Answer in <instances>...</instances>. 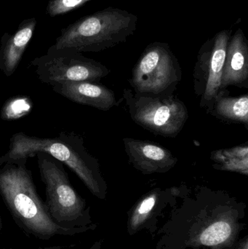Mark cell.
I'll return each mask as SVG.
<instances>
[{
	"mask_svg": "<svg viewBox=\"0 0 248 249\" xmlns=\"http://www.w3.org/2000/svg\"><path fill=\"white\" fill-rule=\"evenodd\" d=\"M100 246H101V243L99 242L95 243L89 249H100ZM38 249H61V247H44V248H39Z\"/></svg>",
	"mask_w": 248,
	"mask_h": 249,
	"instance_id": "20",
	"label": "cell"
},
{
	"mask_svg": "<svg viewBox=\"0 0 248 249\" xmlns=\"http://www.w3.org/2000/svg\"><path fill=\"white\" fill-rule=\"evenodd\" d=\"M138 20L127 10L108 7L63 29L53 45L80 53L100 52L126 42L136 30Z\"/></svg>",
	"mask_w": 248,
	"mask_h": 249,
	"instance_id": "3",
	"label": "cell"
},
{
	"mask_svg": "<svg viewBox=\"0 0 248 249\" xmlns=\"http://www.w3.org/2000/svg\"><path fill=\"white\" fill-rule=\"evenodd\" d=\"M3 228L2 219H1V216H0V231H1Z\"/></svg>",
	"mask_w": 248,
	"mask_h": 249,
	"instance_id": "22",
	"label": "cell"
},
{
	"mask_svg": "<svg viewBox=\"0 0 248 249\" xmlns=\"http://www.w3.org/2000/svg\"><path fill=\"white\" fill-rule=\"evenodd\" d=\"M13 249L10 248V249Z\"/></svg>",
	"mask_w": 248,
	"mask_h": 249,
	"instance_id": "23",
	"label": "cell"
},
{
	"mask_svg": "<svg viewBox=\"0 0 248 249\" xmlns=\"http://www.w3.org/2000/svg\"><path fill=\"white\" fill-rule=\"evenodd\" d=\"M215 162L214 167L217 169L240 173L246 177L248 175V158H224Z\"/></svg>",
	"mask_w": 248,
	"mask_h": 249,
	"instance_id": "18",
	"label": "cell"
},
{
	"mask_svg": "<svg viewBox=\"0 0 248 249\" xmlns=\"http://www.w3.org/2000/svg\"><path fill=\"white\" fill-rule=\"evenodd\" d=\"M228 86L248 87V45L241 29L230 38L221 80V90Z\"/></svg>",
	"mask_w": 248,
	"mask_h": 249,
	"instance_id": "11",
	"label": "cell"
},
{
	"mask_svg": "<svg viewBox=\"0 0 248 249\" xmlns=\"http://www.w3.org/2000/svg\"><path fill=\"white\" fill-rule=\"evenodd\" d=\"M123 96L132 121L154 134L176 137L189 118L184 104L173 96H148L130 89Z\"/></svg>",
	"mask_w": 248,
	"mask_h": 249,
	"instance_id": "6",
	"label": "cell"
},
{
	"mask_svg": "<svg viewBox=\"0 0 248 249\" xmlns=\"http://www.w3.org/2000/svg\"><path fill=\"white\" fill-rule=\"evenodd\" d=\"M232 225L225 220L217 221L204 229L198 235V242L206 247H218L229 242L232 237Z\"/></svg>",
	"mask_w": 248,
	"mask_h": 249,
	"instance_id": "14",
	"label": "cell"
},
{
	"mask_svg": "<svg viewBox=\"0 0 248 249\" xmlns=\"http://www.w3.org/2000/svg\"><path fill=\"white\" fill-rule=\"evenodd\" d=\"M91 0H50L47 4L46 13L50 17L65 14L81 7Z\"/></svg>",
	"mask_w": 248,
	"mask_h": 249,
	"instance_id": "17",
	"label": "cell"
},
{
	"mask_svg": "<svg viewBox=\"0 0 248 249\" xmlns=\"http://www.w3.org/2000/svg\"><path fill=\"white\" fill-rule=\"evenodd\" d=\"M248 158V146L247 145L236 146L231 149L215 151L212 153L213 160L217 162L224 158Z\"/></svg>",
	"mask_w": 248,
	"mask_h": 249,
	"instance_id": "19",
	"label": "cell"
},
{
	"mask_svg": "<svg viewBox=\"0 0 248 249\" xmlns=\"http://www.w3.org/2000/svg\"><path fill=\"white\" fill-rule=\"evenodd\" d=\"M123 142L130 162L142 174L167 173L177 163L171 152L157 143L130 138Z\"/></svg>",
	"mask_w": 248,
	"mask_h": 249,
	"instance_id": "9",
	"label": "cell"
},
{
	"mask_svg": "<svg viewBox=\"0 0 248 249\" xmlns=\"http://www.w3.org/2000/svg\"><path fill=\"white\" fill-rule=\"evenodd\" d=\"M230 39V31H222L208 39L199 51L195 75L202 77L199 79L202 83V90L198 93H202V107L213 104L221 90V80Z\"/></svg>",
	"mask_w": 248,
	"mask_h": 249,
	"instance_id": "8",
	"label": "cell"
},
{
	"mask_svg": "<svg viewBox=\"0 0 248 249\" xmlns=\"http://www.w3.org/2000/svg\"><path fill=\"white\" fill-rule=\"evenodd\" d=\"M26 163L10 162L0 168V195L19 228L44 241L55 236H73L91 229V227L66 228L55 223L38 195Z\"/></svg>",
	"mask_w": 248,
	"mask_h": 249,
	"instance_id": "2",
	"label": "cell"
},
{
	"mask_svg": "<svg viewBox=\"0 0 248 249\" xmlns=\"http://www.w3.org/2000/svg\"><path fill=\"white\" fill-rule=\"evenodd\" d=\"M38 167L45 186V204L51 218L66 228L87 227L90 209L71 185L63 163L46 153H38Z\"/></svg>",
	"mask_w": 248,
	"mask_h": 249,
	"instance_id": "4",
	"label": "cell"
},
{
	"mask_svg": "<svg viewBox=\"0 0 248 249\" xmlns=\"http://www.w3.org/2000/svg\"><path fill=\"white\" fill-rule=\"evenodd\" d=\"M35 18L26 19L20 23L13 35L5 33L1 39L0 70L6 77L14 74L36 29Z\"/></svg>",
	"mask_w": 248,
	"mask_h": 249,
	"instance_id": "12",
	"label": "cell"
},
{
	"mask_svg": "<svg viewBox=\"0 0 248 249\" xmlns=\"http://www.w3.org/2000/svg\"><path fill=\"white\" fill-rule=\"evenodd\" d=\"M52 90L68 100L108 111L116 105L115 93L102 85L91 82H59L52 86Z\"/></svg>",
	"mask_w": 248,
	"mask_h": 249,
	"instance_id": "10",
	"label": "cell"
},
{
	"mask_svg": "<svg viewBox=\"0 0 248 249\" xmlns=\"http://www.w3.org/2000/svg\"><path fill=\"white\" fill-rule=\"evenodd\" d=\"M32 101L29 98L19 96L7 101L1 110V118L5 121L17 120L28 115L32 110Z\"/></svg>",
	"mask_w": 248,
	"mask_h": 249,
	"instance_id": "16",
	"label": "cell"
},
{
	"mask_svg": "<svg viewBox=\"0 0 248 249\" xmlns=\"http://www.w3.org/2000/svg\"><path fill=\"white\" fill-rule=\"evenodd\" d=\"M181 80L179 61L168 45L154 42L144 50L134 67L131 85L139 94L171 96Z\"/></svg>",
	"mask_w": 248,
	"mask_h": 249,
	"instance_id": "5",
	"label": "cell"
},
{
	"mask_svg": "<svg viewBox=\"0 0 248 249\" xmlns=\"http://www.w3.org/2000/svg\"><path fill=\"white\" fill-rule=\"evenodd\" d=\"M38 153H46L65 164L84 183L90 193L100 199L106 197V181L100 172L99 160L84 145L83 136L62 131L56 137L39 138L23 132L15 133L10 139L7 152L0 157V168L4 164L27 162Z\"/></svg>",
	"mask_w": 248,
	"mask_h": 249,
	"instance_id": "1",
	"label": "cell"
},
{
	"mask_svg": "<svg viewBox=\"0 0 248 249\" xmlns=\"http://www.w3.org/2000/svg\"><path fill=\"white\" fill-rule=\"evenodd\" d=\"M38 79L52 86L59 82L96 83L107 76L110 71L99 61L87 58L72 48L50 47L45 55L32 60Z\"/></svg>",
	"mask_w": 248,
	"mask_h": 249,
	"instance_id": "7",
	"label": "cell"
},
{
	"mask_svg": "<svg viewBox=\"0 0 248 249\" xmlns=\"http://www.w3.org/2000/svg\"><path fill=\"white\" fill-rule=\"evenodd\" d=\"M214 114L219 118L233 122L248 124V96L227 97L218 93L213 102Z\"/></svg>",
	"mask_w": 248,
	"mask_h": 249,
	"instance_id": "13",
	"label": "cell"
},
{
	"mask_svg": "<svg viewBox=\"0 0 248 249\" xmlns=\"http://www.w3.org/2000/svg\"><path fill=\"white\" fill-rule=\"evenodd\" d=\"M158 198V193L154 191L147 195L137 204L130 219V227L131 229L133 231L138 229L149 218L157 205Z\"/></svg>",
	"mask_w": 248,
	"mask_h": 249,
	"instance_id": "15",
	"label": "cell"
},
{
	"mask_svg": "<svg viewBox=\"0 0 248 249\" xmlns=\"http://www.w3.org/2000/svg\"><path fill=\"white\" fill-rule=\"evenodd\" d=\"M238 249H248V239L246 238L243 242L240 244V247Z\"/></svg>",
	"mask_w": 248,
	"mask_h": 249,
	"instance_id": "21",
	"label": "cell"
}]
</instances>
